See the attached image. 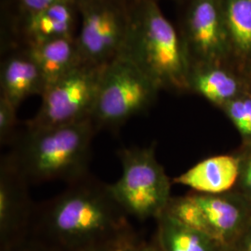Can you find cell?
<instances>
[{
    "label": "cell",
    "instance_id": "1",
    "mask_svg": "<svg viewBox=\"0 0 251 251\" xmlns=\"http://www.w3.org/2000/svg\"><path fill=\"white\" fill-rule=\"evenodd\" d=\"M109 184L90 175L36 208L31 234L54 251H84L138 238Z\"/></svg>",
    "mask_w": 251,
    "mask_h": 251
},
{
    "label": "cell",
    "instance_id": "2",
    "mask_svg": "<svg viewBox=\"0 0 251 251\" xmlns=\"http://www.w3.org/2000/svg\"><path fill=\"white\" fill-rule=\"evenodd\" d=\"M96 131L91 118L45 128L25 127L6 155L29 184L51 180L70 184L89 176Z\"/></svg>",
    "mask_w": 251,
    "mask_h": 251
},
{
    "label": "cell",
    "instance_id": "3",
    "mask_svg": "<svg viewBox=\"0 0 251 251\" xmlns=\"http://www.w3.org/2000/svg\"><path fill=\"white\" fill-rule=\"evenodd\" d=\"M122 53L160 90H188L191 65L184 46L156 0L132 1Z\"/></svg>",
    "mask_w": 251,
    "mask_h": 251
},
{
    "label": "cell",
    "instance_id": "4",
    "mask_svg": "<svg viewBox=\"0 0 251 251\" xmlns=\"http://www.w3.org/2000/svg\"><path fill=\"white\" fill-rule=\"evenodd\" d=\"M117 156L122 174L109 189L128 217L157 219L171 200V180L156 160L154 144L123 147Z\"/></svg>",
    "mask_w": 251,
    "mask_h": 251
},
{
    "label": "cell",
    "instance_id": "5",
    "mask_svg": "<svg viewBox=\"0 0 251 251\" xmlns=\"http://www.w3.org/2000/svg\"><path fill=\"white\" fill-rule=\"evenodd\" d=\"M160 89L125 54L107 63L102 71L91 115L96 130L117 129L151 107Z\"/></svg>",
    "mask_w": 251,
    "mask_h": 251
},
{
    "label": "cell",
    "instance_id": "6",
    "mask_svg": "<svg viewBox=\"0 0 251 251\" xmlns=\"http://www.w3.org/2000/svg\"><path fill=\"white\" fill-rule=\"evenodd\" d=\"M132 1L75 0L79 15L75 41L83 63L105 65L123 52Z\"/></svg>",
    "mask_w": 251,
    "mask_h": 251
},
{
    "label": "cell",
    "instance_id": "7",
    "mask_svg": "<svg viewBox=\"0 0 251 251\" xmlns=\"http://www.w3.org/2000/svg\"><path fill=\"white\" fill-rule=\"evenodd\" d=\"M105 65L81 63L47 87L39 110L26 127L45 128L91 118Z\"/></svg>",
    "mask_w": 251,
    "mask_h": 251
},
{
    "label": "cell",
    "instance_id": "8",
    "mask_svg": "<svg viewBox=\"0 0 251 251\" xmlns=\"http://www.w3.org/2000/svg\"><path fill=\"white\" fill-rule=\"evenodd\" d=\"M227 33L219 0H192L184 21V49L191 67L219 65Z\"/></svg>",
    "mask_w": 251,
    "mask_h": 251
},
{
    "label": "cell",
    "instance_id": "9",
    "mask_svg": "<svg viewBox=\"0 0 251 251\" xmlns=\"http://www.w3.org/2000/svg\"><path fill=\"white\" fill-rule=\"evenodd\" d=\"M29 185L8 156H3L0 165V251L31 234L36 208Z\"/></svg>",
    "mask_w": 251,
    "mask_h": 251
},
{
    "label": "cell",
    "instance_id": "10",
    "mask_svg": "<svg viewBox=\"0 0 251 251\" xmlns=\"http://www.w3.org/2000/svg\"><path fill=\"white\" fill-rule=\"evenodd\" d=\"M203 209L211 236L228 249L251 219V202L239 192L191 195Z\"/></svg>",
    "mask_w": 251,
    "mask_h": 251
},
{
    "label": "cell",
    "instance_id": "11",
    "mask_svg": "<svg viewBox=\"0 0 251 251\" xmlns=\"http://www.w3.org/2000/svg\"><path fill=\"white\" fill-rule=\"evenodd\" d=\"M78 25L75 0L59 2L34 14L13 19V29L21 43L18 49L63 37H75Z\"/></svg>",
    "mask_w": 251,
    "mask_h": 251
},
{
    "label": "cell",
    "instance_id": "12",
    "mask_svg": "<svg viewBox=\"0 0 251 251\" xmlns=\"http://www.w3.org/2000/svg\"><path fill=\"white\" fill-rule=\"evenodd\" d=\"M1 95L18 109L25 100L46 90V81L39 67L25 49L7 54L0 67Z\"/></svg>",
    "mask_w": 251,
    "mask_h": 251
},
{
    "label": "cell",
    "instance_id": "13",
    "mask_svg": "<svg viewBox=\"0 0 251 251\" xmlns=\"http://www.w3.org/2000/svg\"><path fill=\"white\" fill-rule=\"evenodd\" d=\"M240 157L222 154L206 158L173 179L201 194H223L236 185Z\"/></svg>",
    "mask_w": 251,
    "mask_h": 251
},
{
    "label": "cell",
    "instance_id": "14",
    "mask_svg": "<svg viewBox=\"0 0 251 251\" xmlns=\"http://www.w3.org/2000/svg\"><path fill=\"white\" fill-rule=\"evenodd\" d=\"M24 49L39 67L47 87L83 63L75 37L58 38Z\"/></svg>",
    "mask_w": 251,
    "mask_h": 251
},
{
    "label": "cell",
    "instance_id": "15",
    "mask_svg": "<svg viewBox=\"0 0 251 251\" xmlns=\"http://www.w3.org/2000/svg\"><path fill=\"white\" fill-rule=\"evenodd\" d=\"M154 238L161 251H227L223 244L180 224L167 211L156 219Z\"/></svg>",
    "mask_w": 251,
    "mask_h": 251
},
{
    "label": "cell",
    "instance_id": "16",
    "mask_svg": "<svg viewBox=\"0 0 251 251\" xmlns=\"http://www.w3.org/2000/svg\"><path fill=\"white\" fill-rule=\"evenodd\" d=\"M188 90L223 108L227 102L241 95L239 80L218 65H195L190 69Z\"/></svg>",
    "mask_w": 251,
    "mask_h": 251
},
{
    "label": "cell",
    "instance_id": "17",
    "mask_svg": "<svg viewBox=\"0 0 251 251\" xmlns=\"http://www.w3.org/2000/svg\"><path fill=\"white\" fill-rule=\"evenodd\" d=\"M222 10L233 47L242 56L251 55V0H224Z\"/></svg>",
    "mask_w": 251,
    "mask_h": 251
},
{
    "label": "cell",
    "instance_id": "18",
    "mask_svg": "<svg viewBox=\"0 0 251 251\" xmlns=\"http://www.w3.org/2000/svg\"><path fill=\"white\" fill-rule=\"evenodd\" d=\"M165 211L180 224L212 237L203 209L191 195L180 198H171Z\"/></svg>",
    "mask_w": 251,
    "mask_h": 251
},
{
    "label": "cell",
    "instance_id": "19",
    "mask_svg": "<svg viewBox=\"0 0 251 251\" xmlns=\"http://www.w3.org/2000/svg\"><path fill=\"white\" fill-rule=\"evenodd\" d=\"M242 138L243 144L251 148V95L244 92L223 107Z\"/></svg>",
    "mask_w": 251,
    "mask_h": 251
},
{
    "label": "cell",
    "instance_id": "20",
    "mask_svg": "<svg viewBox=\"0 0 251 251\" xmlns=\"http://www.w3.org/2000/svg\"><path fill=\"white\" fill-rule=\"evenodd\" d=\"M17 108L8 100L0 96V143L3 145L12 144L17 124Z\"/></svg>",
    "mask_w": 251,
    "mask_h": 251
},
{
    "label": "cell",
    "instance_id": "21",
    "mask_svg": "<svg viewBox=\"0 0 251 251\" xmlns=\"http://www.w3.org/2000/svg\"><path fill=\"white\" fill-rule=\"evenodd\" d=\"M240 157L239 176L236 182V191L251 202V148Z\"/></svg>",
    "mask_w": 251,
    "mask_h": 251
},
{
    "label": "cell",
    "instance_id": "22",
    "mask_svg": "<svg viewBox=\"0 0 251 251\" xmlns=\"http://www.w3.org/2000/svg\"><path fill=\"white\" fill-rule=\"evenodd\" d=\"M70 0H13L11 5L15 7L14 18H22L47 9L54 4Z\"/></svg>",
    "mask_w": 251,
    "mask_h": 251
},
{
    "label": "cell",
    "instance_id": "23",
    "mask_svg": "<svg viewBox=\"0 0 251 251\" xmlns=\"http://www.w3.org/2000/svg\"><path fill=\"white\" fill-rule=\"evenodd\" d=\"M2 251H54L35 236L29 235L23 241Z\"/></svg>",
    "mask_w": 251,
    "mask_h": 251
},
{
    "label": "cell",
    "instance_id": "24",
    "mask_svg": "<svg viewBox=\"0 0 251 251\" xmlns=\"http://www.w3.org/2000/svg\"><path fill=\"white\" fill-rule=\"evenodd\" d=\"M227 251H251V219L241 234Z\"/></svg>",
    "mask_w": 251,
    "mask_h": 251
},
{
    "label": "cell",
    "instance_id": "25",
    "mask_svg": "<svg viewBox=\"0 0 251 251\" xmlns=\"http://www.w3.org/2000/svg\"><path fill=\"white\" fill-rule=\"evenodd\" d=\"M122 251H161L154 236L151 241L139 240L131 243Z\"/></svg>",
    "mask_w": 251,
    "mask_h": 251
},
{
    "label": "cell",
    "instance_id": "26",
    "mask_svg": "<svg viewBox=\"0 0 251 251\" xmlns=\"http://www.w3.org/2000/svg\"><path fill=\"white\" fill-rule=\"evenodd\" d=\"M138 238L133 239V240H128V241H121V242L110 243L106 245L99 246L96 248H92L90 250L84 251H122L126 249L127 246H129L131 243L136 241Z\"/></svg>",
    "mask_w": 251,
    "mask_h": 251
},
{
    "label": "cell",
    "instance_id": "27",
    "mask_svg": "<svg viewBox=\"0 0 251 251\" xmlns=\"http://www.w3.org/2000/svg\"><path fill=\"white\" fill-rule=\"evenodd\" d=\"M12 1H13V0H1V4H2V7L4 6V8H6L7 6L11 5Z\"/></svg>",
    "mask_w": 251,
    "mask_h": 251
},
{
    "label": "cell",
    "instance_id": "28",
    "mask_svg": "<svg viewBox=\"0 0 251 251\" xmlns=\"http://www.w3.org/2000/svg\"><path fill=\"white\" fill-rule=\"evenodd\" d=\"M126 1H131V0H126Z\"/></svg>",
    "mask_w": 251,
    "mask_h": 251
}]
</instances>
